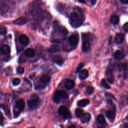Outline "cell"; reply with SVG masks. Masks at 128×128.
<instances>
[{"instance_id":"4fadbf2b","label":"cell","mask_w":128,"mask_h":128,"mask_svg":"<svg viewBox=\"0 0 128 128\" xmlns=\"http://www.w3.org/2000/svg\"><path fill=\"white\" fill-rule=\"evenodd\" d=\"M69 42L71 45L75 46L78 44V39L75 35H72L69 38Z\"/></svg>"},{"instance_id":"603a6c76","label":"cell","mask_w":128,"mask_h":128,"mask_svg":"<svg viewBox=\"0 0 128 128\" xmlns=\"http://www.w3.org/2000/svg\"><path fill=\"white\" fill-rule=\"evenodd\" d=\"M59 95L60 96L61 98L63 99H66L68 98V94H67V92L64 90H61V91H57Z\"/></svg>"},{"instance_id":"7a4b0ae2","label":"cell","mask_w":128,"mask_h":128,"mask_svg":"<svg viewBox=\"0 0 128 128\" xmlns=\"http://www.w3.org/2000/svg\"><path fill=\"white\" fill-rule=\"evenodd\" d=\"M58 112L60 115L62 116L66 119H69L71 117V114L70 111L64 106L60 107Z\"/></svg>"},{"instance_id":"f1b7e54d","label":"cell","mask_w":128,"mask_h":128,"mask_svg":"<svg viewBox=\"0 0 128 128\" xmlns=\"http://www.w3.org/2000/svg\"><path fill=\"white\" fill-rule=\"evenodd\" d=\"M94 91V89L93 88V87L91 86H89L87 87V93L89 95H91V94H93Z\"/></svg>"},{"instance_id":"d4e9b609","label":"cell","mask_w":128,"mask_h":128,"mask_svg":"<svg viewBox=\"0 0 128 128\" xmlns=\"http://www.w3.org/2000/svg\"><path fill=\"white\" fill-rule=\"evenodd\" d=\"M7 33V29L5 26H0V35H5Z\"/></svg>"},{"instance_id":"8992f818","label":"cell","mask_w":128,"mask_h":128,"mask_svg":"<svg viewBox=\"0 0 128 128\" xmlns=\"http://www.w3.org/2000/svg\"><path fill=\"white\" fill-rule=\"evenodd\" d=\"M0 52L2 54L7 55H8L10 53V47L8 45H3L0 47Z\"/></svg>"},{"instance_id":"2e32d148","label":"cell","mask_w":128,"mask_h":128,"mask_svg":"<svg viewBox=\"0 0 128 128\" xmlns=\"http://www.w3.org/2000/svg\"><path fill=\"white\" fill-rule=\"evenodd\" d=\"M25 54L27 57H33L35 55V51L32 49H28L25 51Z\"/></svg>"},{"instance_id":"277c9868","label":"cell","mask_w":128,"mask_h":128,"mask_svg":"<svg viewBox=\"0 0 128 128\" xmlns=\"http://www.w3.org/2000/svg\"><path fill=\"white\" fill-rule=\"evenodd\" d=\"M106 116L108 118L111 122H113L115 119L116 112L115 110H108L106 113Z\"/></svg>"},{"instance_id":"f546056e","label":"cell","mask_w":128,"mask_h":128,"mask_svg":"<svg viewBox=\"0 0 128 128\" xmlns=\"http://www.w3.org/2000/svg\"><path fill=\"white\" fill-rule=\"evenodd\" d=\"M20 83V80L19 78H16L13 80V84L14 86H17Z\"/></svg>"},{"instance_id":"ac0fdd59","label":"cell","mask_w":128,"mask_h":128,"mask_svg":"<svg viewBox=\"0 0 128 128\" xmlns=\"http://www.w3.org/2000/svg\"><path fill=\"white\" fill-rule=\"evenodd\" d=\"M53 99L54 102L58 104V103H59L60 102L61 98L60 96L59 95V94L57 91L55 92V93L54 94V95Z\"/></svg>"},{"instance_id":"d590c367","label":"cell","mask_w":128,"mask_h":128,"mask_svg":"<svg viewBox=\"0 0 128 128\" xmlns=\"http://www.w3.org/2000/svg\"><path fill=\"white\" fill-rule=\"evenodd\" d=\"M96 2H97V0H91V2L92 4L93 5L96 4Z\"/></svg>"},{"instance_id":"3957f363","label":"cell","mask_w":128,"mask_h":128,"mask_svg":"<svg viewBox=\"0 0 128 128\" xmlns=\"http://www.w3.org/2000/svg\"><path fill=\"white\" fill-rule=\"evenodd\" d=\"M28 21V19L27 18H26L24 17H20L16 20H15V21L13 22L14 24L16 25H24L25 24L27 23Z\"/></svg>"},{"instance_id":"836d02e7","label":"cell","mask_w":128,"mask_h":128,"mask_svg":"<svg viewBox=\"0 0 128 128\" xmlns=\"http://www.w3.org/2000/svg\"><path fill=\"white\" fill-rule=\"evenodd\" d=\"M123 29L125 32L128 33V23H126L124 25Z\"/></svg>"},{"instance_id":"e0dca14e","label":"cell","mask_w":128,"mask_h":128,"mask_svg":"<svg viewBox=\"0 0 128 128\" xmlns=\"http://www.w3.org/2000/svg\"><path fill=\"white\" fill-rule=\"evenodd\" d=\"M54 61L58 65H62L63 64V59L62 56L60 55H56L54 58Z\"/></svg>"},{"instance_id":"7402d4cb","label":"cell","mask_w":128,"mask_h":128,"mask_svg":"<svg viewBox=\"0 0 128 128\" xmlns=\"http://www.w3.org/2000/svg\"><path fill=\"white\" fill-rule=\"evenodd\" d=\"M97 120L98 122L101 124H104L106 123L105 117L102 114H100L99 115H98V116L97 117Z\"/></svg>"},{"instance_id":"ffe728a7","label":"cell","mask_w":128,"mask_h":128,"mask_svg":"<svg viewBox=\"0 0 128 128\" xmlns=\"http://www.w3.org/2000/svg\"><path fill=\"white\" fill-rule=\"evenodd\" d=\"M110 22L114 25H117L119 23V17L116 15H113L111 16L110 18Z\"/></svg>"},{"instance_id":"1f68e13d","label":"cell","mask_w":128,"mask_h":128,"mask_svg":"<svg viewBox=\"0 0 128 128\" xmlns=\"http://www.w3.org/2000/svg\"><path fill=\"white\" fill-rule=\"evenodd\" d=\"M83 66H84V63H80L77 67L76 69V73L79 72L81 71V69L83 68Z\"/></svg>"},{"instance_id":"484cf974","label":"cell","mask_w":128,"mask_h":128,"mask_svg":"<svg viewBox=\"0 0 128 128\" xmlns=\"http://www.w3.org/2000/svg\"><path fill=\"white\" fill-rule=\"evenodd\" d=\"M84 113V111L82 109H77L76 110V115L78 118H80L81 117Z\"/></svg>"},{"instance_id":"30bf717a","label":"cell","mask_w":128,"mask_h":128,"mask_svg":"<svg viewBox=\"0 0 128 128\" xmlns=\"http://www.w3.org/2000/svg\"><path fill=\"white\" fill-rule=\"evenodd\" d=\"M124 35L122 33H118L116 34L115 38V41L117 44H120L124 41Z\"/></svg>"},{"instance_id":"8d00e7d4","label":"cell","mask_w":128,"mask_h":128,"mask_svg":"<svg viewBox=\"0 0 128 128\" xmlns=\"http://www.w3.org/2000/svg\"><path fill=\"white\" fill-rule=\"evenodd\" d=\"M78 1L79 2H80V3H83V4H85L86 3L85 0H78Z\"/></svg>"},{"instance_id":"74e56055","label":"cell","mask_w":128,"mask_h":128,"mask_svg":"<svg viewBox=\"0 0 128 128\" xmlns=\"http://www.w3.org/2000/svg\"><path fill=\"white\" fill-rule=\"evenodd\" d=\"M69 128H75L76 127H75V126H74V125H71V126H69Z\"/></svg>"},{"instance_id":"8fae6325","label":"cell","mask_w":128,"mask_h":128,"mask_svg":"<svg viewBox=\"0 0 128 128\" xmlns=\"http://www.w3.org/2000/svg\"><path fill=\"white\" fill-rule=\"evenodd\" d=\"M75 86V83L72 80H67L65 83V87L67 89L71 90Z\"/></svg>"},{"instance_id":"d6a6232c","label":"cell","mask_w":128,"mask_h":128,"mask_svg":"<svg viewBox=\"0 0 128 128\" xmlns=\"http://www.w3.org/2000/svg\"><path fill=\"white\" fill-rule=\"evenodd\" d=\"M60 31H61V32H62L63 34H64L65 35L67 34V33H68L67 30L65 28L62 27H61L60 28Z\"/></svg>"},{"instance_id":"52a82bcc","label":"cell","mask_w":128,"mask_h":128,"mask_svg":"<svg viewBox=\"0 0 128 128\" xmlns=\"http://www.w3.org/2000/svg\"><path fill=\"white\" fill-rule=\"evenodd\" d=\"M19 41L22 45L27 46L29 43V39L26 35H22L19 37Z\"/></svg>"},{"instance_id":"9c48e42d","label":"cell","mask_w":128,"mask_h":128,"mask_svg":"<svg viewBox=\"0 0 128 128\" xmlns=\"http://www.w3.org/2000/svg\"><path fill=\"white\" fill-rule=\"evenodd\" d=\"M82 122L84 123L89 122L91 119V116L89 113H84L83 115L80 118Z\"/></svg>"},{"instance_id":"4dcf8cb0","label":"cell","mask_w":128,"mask_h":128,"mask_svg":"<svg viewBox=\"0 0 128 128\" xmlns=\"http://www.w3.org/2000/svg\"><path fill=\"white\" fill-rule=\"evenodd\" d=\"M24 71H25V70H24V68H23V67H18V68H17V72L19 74H23L24 72Z\"/></svg>"},{"instance_id":"83f0119b","label":"cell","mask_w":128,"mask_h":128,"mask_svg":"<svg viewBox=\"0 0 128 128\" xmlns=\"http://www.w3.org/2000/svg\"><path fill=\"white\" fill-rule=\"evenodd\" d=\"M118 68L120 70H126L127 68V66L125 64H119Z\"/></svg>"},{"instance_id":"e575fe53","label":"cell","mask_w":128,"mask_h":128,"mask_svg":"<svg viewBox=\"0 0 128 128\" xmlns=\"http://www.w3.org/2000/svg\"><path fill=\"white\" fill-rule=\"evenodd\" d=\"M120 2L123 4H128V0H120Z\"/></svg>"},{"instance_id":"cb8c5ba5","label":"cell","mask_w":128,"mask_h":128,"mask_svg":"<svg viewBox=\"0 0 128 128\" xmlns=\"http://www.w3.org/2000/svg\"><path fill=\"white\" fill-rule=\"evenodd\" d=\"M79 15L76 12H73L71 14V20L72 21H76L79 19Z\"/></svg>"},{"instance_id":"d6986e66","label":"cell","mask_w":128,"mask_h":128,"mask_svg":"<svg viewBox=\"0 0 128 128\" xmlns=\"http://www.w3.org/2000/svg\"><path fill=\"white\" fill-rule=\"evenodd\" d=\"M90 48V44L89 42L85 41L82 45V50L83 52H87Z\"/></svg>"},{"instance_id":"7c38bea8","label":"cell","mask_w":128,"mask_h":128,"mask_svg":"<svg viewBox=\"0 0 128 128\" xmlns=\"http://www.w3.org/2000/svg\"><path fill=\"white\" fill-rule=\"evenodd\" d=\"M89 76V72L87 70H83L79 73V78L81 80H85Z\"/></svg>"},{"instance_id":"9a60e30c","label":"cell","mask_w":128,"mask_h":128,"mask_svg":"<svg viewBox=\"0 0 128 128\" xmlns=\"http://www.w3.org/2000/svg\"><path fill=\"white\" fill-rule=\"evenodd\" d=\"M90 103V100L88 99H83L78 102V106L80 107H85Z\"/></svg>"},{"instance_id":"5bb4252c","label":"cell","mask_w":128,"mask_h":128,"mask_svg":"<svg viewBox=\"0 0 128 128\" xmlns=\"http://www.w3.org/2000/svg\"><path fill=\"white\" fill-rule=\"evenodd\" d=\"M114 57L115 58L116 60H120L123 59L125 57V55L123 52L119 50H117L115 52V53Z\"/></svg>"},{"instance_id":"ba28073f","label":"cell","mask_w":128,"mask_h":128,"mask_svg":"<svg viewBox=\"0 0 128 128\" xmlns=\"http://www.w3.org/2000/svg\"><path fill=\"white\" fill-rule=\"evenodd\" d=\"M106 75L108 81L111 84L113 83L114 81V77L113 75V71L111 69H108L107 71Z\"/></svg>"},{"instance_id":"6da1fadb","label":"cell","mask_w":128,"mask_h":128,"mask_svg":"<svg viewBox=\"0 0 128 128\" xmlns=\"http://www.w3.org/2000/svg\"><path fill=\"white\" fill-rule=\"evenodd\" d=\"M40 100L38 97V96L34 94L33 95L31 99L28 100V105L30 109L31 110H34L35 109H36L37 108L39 107V105H40Z\"/></svg>"},{"instance_id":"f35d334b","label":"cell","mask_w":128,"mask_h":128,"mask_svg":"<svg viewBox=\"0 0 128 128\" xmlns=\"http://www.w3.org/2000/svg\"></svg>"},{"instance_id":"4316f807","label":"cell","mask_w":128,"mask_h":128,"mask_svg":"<svg viewBox=\"0 0 128 128\" xmlns=\"http://www.w3.org/2000/svg\"><path fill=\"white\" fill-rule=\"evenodd\" d=\"M101 83H102V85L104 88L107 89H110V86L108 84V83L106 82V81L105 79L102 80Z\"/></svg>"},{"instance_id":"5b68a950","label":"cell","mask_w":128,"mask_h":128,"mask_svg":"<svg viewBox=\"0 0 128 128\" xmlns=\"http://www.w3.org/2000/svg\"><path fill=\"white\" fill-rule=\"evenodd\" d=\"M16 106L17 107V108L20 111H23L25 109V101L22 99H20V100H18L16 102Z\"/></svg>"},{"instance_id":"44dd1931","label":"cell","mask_w":128,"mask_h":128,"mask_svg":"<svg viewBox=\"0 0 128 128\" xmlns=\"http://www.w3.org/2000/svg\"><path fill=\"white\" fill-rule=\"evenodd\" d=\"M51 78L50 77L47 75H43L41 78V81L45 84H47L50 82Z\"/></svg>"}]
</instances>
